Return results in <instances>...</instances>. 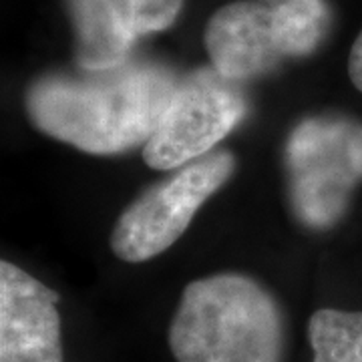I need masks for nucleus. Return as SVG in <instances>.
Instances as JSON below:
<instances>
[{"label": "nucleus", "mask_w": 362, "mask_h": 362, "mask_svg": "<svg viewBox=\"0 0 362 362\" xmlns=\"http://www.w3.org/2000/svg\"><path fill=\"white\" fill-rule=\"evenodd\" d=\"M180 78L165 66L131 63L35 81L25 97L33 125L93 156L121 153L156 133Z\"/></svg>", "instance_id": "f257e3e1"}, {"label": "nucleus", "mask_w": 362, "mask_h": 362, "mask_svg": "<svg viewBox=\"0 0 362 362\" xmlns=\"http://www.w3.org/2000/svg\"><path fill=\"white\" fill-rule=\"evenodd\" d=\"M169 349L177 362H280L282 316L252 278L209 276L185 286Z\"/></svg>", "instance_id": "f03ea898"}, {"label": "nucleus", "mask_w": 362, "mask_h": 362, "mask_svg": "<svg viewBox=\"0 0 362 362\" xmlns=\"http://www.w3.org/2000/svg\"><path fill=\"white\" fill-rule=\"evenodd\" d=\"M328 28L326 0H235L209 16L204 42L221 77L244 81L312 54Z\"/></svg>", "instance_id": "7ed1b4c3"}, {"label": "nucleus", "mask_w": 362, "mask_h": 362, "mask_svg": "<svg viewBox=\"0 0 362 362\" xmlns=\"http://www.w3.org/2000/svg\"><path fill=\"white\" fill-rule=\"evenodd\" d=\"M235 159L220 151L177 171L131 204L111 233V250L117 258L139 264L156 258L173 246L187 230L197 209L230 180Z\"/></svg>", "instance_id": "20e7f679"}, {"label": "nucleus", "mask_w": 362, "mask_h": 362, "mask_svg": "<svg viewBox=\"0 0 362 362\" xmlns=\"http://www.w3.org/2000/svg\"><path fill=\"white\" fill-rule=\"evenodd\" d=\"M247 103L235 81L211 69L180 78L156 133L143 147L151 169L168 171L206 156L246 117Z\"/></svg>", "instance_id": "39448f33"}, {"label": "nucleus", "mask_w": 362, "mask_h": 362, "mask_svg": "<svg viewBox=\"0 0 362 362\" xmlns=\"http://www.w3.org/2000/svg\"><path fill=\"white\" fill-rule=\"evenodd\" d=\"M59 294L11 262L0 264V362H63Z\"/></svg>", "instance_id": "423d86ee"}, {"label": "nucleus", "mask_w": 362, "mask_h": 362, "mask_svg": "<svg viewBox=\"0 0 362 362\" xmlns=\"http://www.w3.org/2000/svg\"><path fill=\"white\" fill-rule=\"evenodd\" d=\"M77 63L85 71H105L123 65L137 40L129 25L125 0H66Z\"/></svg>", "instance_id": "0eeeda50"}, {"label": "nucleus", "mask_w": 362, "mask_h": 362, "mask_svg": "<svg viewBox=\"0 0 362 362\" xmlns=\"http://www.w3.org/2000/svg\"><path fill=\"white\" fill-rule=\"evenodd\" d=\"M314 361L362 362V312L322 308L308 322Z\"/></svg>", "instance_id": "6e6552de"}, {"label": "nucleus", "mask_w": 362, "mask_h": 362, "mask_svg": "<svg viewBox=\"0 0 362 362\" xmlns=\"http://www.w3.org/2000/svg\"><path fill=\"white\" fill-rule=\"evenodd\" d=\"M133 35L139 39L151 33H161L175 23L183 0H125Z\"/></svg>", "instance_id": "1a4fd4ad"}, {"label": "nucleus", "mask_w": 362, "mask_h": 362, "mask_svg": "<svg viewBox=\"0 0 362 362\" xmlns=\"http://www.w3.org/2000/svg\"><path fill=\"white\" fill-rule=\"evenodd\" d=\"M349 75L350 81L354 83V87L362 93V30L354 40L349 57Z\"/></svg>", "instance_id": "9d476101"}]
</instances>
